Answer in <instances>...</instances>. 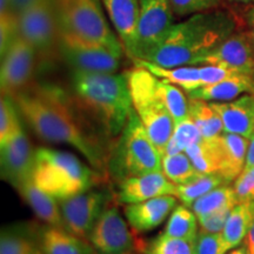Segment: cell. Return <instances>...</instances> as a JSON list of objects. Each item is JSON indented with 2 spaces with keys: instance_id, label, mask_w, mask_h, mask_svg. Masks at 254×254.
<instances>
[{
  "instance_id": "26",
  "label": "cell",
  "mask_w": 254,
  "mask_h": 254,
  "mask_svg": "<svg viewBox=\"0 0 254 254\" xmlns=\"http://www.w3.org/2000/svg\"><path fill=\"white\" fill-rule=\"evenodd\" d=\"M133 63L135 66H140V67L148 69L159 79H163V80H166L180 87L182 90L186 91V93L202 87L201 77H200V66L198 65L163 67V66H159L157 64L147 62V60L135 59L133 60Z\"/></svg>"
},
{
  "instance_id": "7",
  "label": "cell",
  "mask_w": 254,
  "mask_h": 254,
  "mask_svg": "<svg viewBox=\"0 0 254 254\" xmlns=\"http://www.w3.org/2000/svg\"><path fill=\"white\" fill-rule=\"evenodd\" d=\"M133 109L141 120L155 147L164 155L165 147L172 136L174 120L159 94L158 78L148 69L135 66L126 72Z\"/></svg>"
},
{
  "instance_id": "2",
  "label": "cell",
  "mask_w": 254,
  "mask_h": 254,
  "mask_svg": "<svg viewBox=\"0 0 254 254\" xmlns=\"http://www.w3.org/2000/svg\"><path fill=\"white\" fill-rule=\"evenodd\" d=\"M243 26L239 17L227 8L193 14L174 24L164 43L146 60L163 67L199 65L205 56Z\"/></svg>"
},
{
  "instance_id": "4",
  "label": "cell",
  "mask_w": 254,
  "mask_h": 254,
  "mask_svg": "<svg viewBox=\"0 0 254 254\" xmlns=\"http://www.w3.org/2000/svg\"><path fill=\"white\" fill-rule=\"evenodd\" d=\"M105 178L69 152L50 147L36 150L32 180L56 199H67L99 186Z\"/></svg>"
},
{
  "instance_id": "31",
  "label": "cell",
  "mask_w": 254,
  "mask_h": 254,
  "mask_svg": "<svg viewBox=\"0 0 254 254\" xmlns=\"http://www.w3.org/2000/svg\"><path fill=\"white\" fill-rule=\"evenodd\" d=\"M230 184L224 177L218 173L213 174H202L200 173L195 179L190 180V183L177 185V198L187 207H190L195 200L200 196L205 195L209 190L217 189V187Z\"/></svg>"
},
{
  "instance_id": "39",
  "label": "cell",
  "mask_w": 254,
  "mask_h": 254,
  "mask_svg": "<svg viewBox=\"0 0 254 254\" xmlns=\"http://www.w3.org/2000/svg\"><path fill=\"white\" fill-rule=\"evenodd\" d=\"M196 254H226L220 233L199 231L196 238Z\"/></svg>"
},
{
  "instance_id": "45",
  "label": "cell",
  "mask_w": 254,
  "mask_h": 254,
  "mask_svg": "<svg viewBox=\"0 0 254 254\" xmlns=\"http://www.w3.org/2000/svg\"><path fill=\"white\" fill-rule=\"evenodd\" d=\"M244 243L246 244L247 250H249L250 254H254V222L252 227H251L249 234H247L246 239L244 240Z\"/></svg>"
},
{
  "instance_id": "29",
  "label": "cell",
  "mask_w": 254,
  "mask_h": 254,
  "mask_svg": "<svg viewBox=\"0 0 254 254\" xmlns=\"http://www.w3.org/2000/svg\"><path fill=\"white\" fill-rule=\"evenodd\" d=\"M238 204L233 186L225 184L200 196L190 206L196 218H202L224 208H233Z\"/></svg>"
},
{
  "instance_id": "38",
  "label": "cell",
  "mask_w": 254,
  "mask_h": 254,
  "mask_svg": "<svg viewBox=\"0 0 254 254\" xmlns=\"http://www.w3.org/2000/svg\"><path fill=\"white\" fill-rule=\"evenodd\" d=\"M233 190L238 204L254 201V166L244 168L233 182Z\"/></svg>"
},
{
  "instance_id": "20",
  "label": "cell",
  "mask_w": 254,
  "mask_h": 254,
  "mask_svg": "<svg viewBox=\"0 0 254 254\" xmlns=\"http://www.w3.org/2000/svg\"><path fill=\"white\" fill-rule=\"evenodd\" d=\"M0 254H45L40 241V226L15 224L2 228Z\"/></svg>"
},
{
  "instance_id": "19",
  "label": "cell",
  "mask_w": 254,
  "mask_h": 254,
  "mask_svg": "<svg viewBox=\"0 0 254 254\" xmlns=\"http://www.w3.org/2000/svg\"><path fill=\"white\" fill-rule=\"evenodd\" d=\"M224 124L225 133L251 139L254 135V94H244L231 101H212Z\"/></svg>"
},
{
  "instance_id": "28",
  "label": "cell",
  "mask_w": 254,
  "mask_h": 254,
  "mask_svg": "<svg viewBox=\"0 0 254 254\" xmlns=\"http://www.w3.org/2000/svg\"><path fill=\"white\" fill-rule=\"evenodd\" d=\"M218 136L212 139L202 138L201 140L190 145L185 153L192 161L193 166L199 173L213 174L220 171V154H219Z\"/></svg>"
},
{
  "instance_id": "5",
  "label": "cell",
  "mask_w": 254,
  "mask_h": 254,
  "mask_svg": "<svg viewBox=\"0 0 254 254\" xmlns=\"http://www.w3.org/2000/svg\"><path fill=\"white\" fill-rule=\"evenodd\" d=\"M163 155L134 110L123 132L113 142L109 158V174L118 184L126 178L163 170Z\"/></svg>"
},
{
  "instance_id": "10",
  "label": "cell",
  "mask_w": 254,
  "mask_h": 254,
  "mask_svg": "<svg viewBox=\"0 0 254 254\" xmlns=\"http://www.w3.org/2000/svg\"><path fill=\"white\" fill-rule=\"evenodd\" d=\"M62 59L73 71L117 73L122 65L123 53L100 44L79 39L59 32L58 49Z\"/></svg>"
},
{
  "instance_id": "11",
  "label": "cell",
  "mask_w": 254,
  "mask_h": 254,
  "mask_svg": "<svg viewBox=\"0 0 254 254\" xmlns=\"http://www.w3.org/2000/svg\"><path fill=\"white\" fill-rule=\"evenodd\" d=\"M173 14L171 0H140L135 52L132 60H146L164 43L174 26Z\"/></svg>"
},
{
  "instance_id": "41",
  "label": "cell",
  "mask_w": 254,
  "mask_h": 254,
  "mask_svg": "<svg viewBox=\"0 0 254 254\" xmlns=\"http://www.w3.org/2000/svg\"><path fill=\"white\" fill-rule=\"evenodd\" d=\"M236 74H240L231 69H227L221 66L217 65H201L200 66V77H201L202 87L207 86V85L215 84L224 79H227L230 77H233Z\"/></svg>"
},
{
  "instance_id": "17",
  "label": "cell",
  "mask_w": 254,
  "mask_h": 254,
  "mask_svg": "<svg viewBox=\"0 0 254 254\" xmlns=\"http://www.w3.org/2000/svg\"><path fill=\"white\" fill-rule=\"evenodd\" d=\"M112 27L128 58H134L140 0H101Z\"/></svg>"
},
{
  "instance_id": "47",
  "label": "cell",
  "mask_w": 254,
  "mask_h": 254,
  "mask_svg": "<svg viewBox=\"0 0 254 254\" xmlns=\"http://www.w3.org/2000/svg\"><path fill=\"white\" fill-rule=\"evenodd\" d=\"M227 1L233 2V4H239V5H253L254 0H227Z\"/></svg>"
},
{
  "instance_id": "27",
  "label": "cell",
  "mask_w": 254,
  "mask_h": 254,
  "mask_svg": "<svg viewBox=\"0 0 254 254\" xmlns=\"http://www.w3.org/2000/svg\"><path fill=\"white\" fill-rule=\"evenodd\" d=\"M189 116L194 122L205 139H212L224 133V124L209 101L189 98Z\"/></svg>"
},
{
  "instance_id": "34",
  "label": "cell",
  "mask_w": 254,
  "mask_h": 254,
  "mask_svg": "<svg viewBox=\"0 0 254 254\" xmlns=\"http://www.w3.org/2000/svg\"><path fill=\"white\" fill-rule=\"evenodd\" d=\"M157 87L159 94L161 95L164 103L166 104L167 109L172 116L174 124L182 122L183 119L189 117V97L184 93L182 88L159 78Z\"/></svg>"
},
{
  "instance_id": "14",
  "label": "cell",
  "mask_w": 254,
  "mask_h": 254,
  "mask_svg": "<svg viewBox=\"0 0 254 254\" xmlns=\"http://www.w3.org/2000/svg\"><path fill=\"white\" fill-rule=\"evenodd\" d=\"M199 65H217L254 78V44L240 27L200 60Z\"/></svg>"
},
{
  "instance_id": "46",
  "label": "cell",
  "mask_w": 254,
  "mask_h": 254,
  "mask_svg": "<svg viewBox=\"0 0 254 254\" xmlns=\"http://www.w3.org/2000/svg\"><path fill=\"white\" fill-rule=\"evenodd\" d=\"M226 254H250V252H249V250H247L246 244L243 243V244H240L239 246L234 247V249L228 251Z\"/></svg>"
},
{
  "instance_id": "44",
  "label": "cell",
  "mask_w": 254,
  "mask_h": 254,
  "mask_svg": "<svg viewBox=\"0 0 254 254\" xmlns=\"http://www.w3.org/2000/svg\"><path fill=\"white\" fill-rule=\"evenodd\" d=\"M254 166V135L250 139L249 148H247L246 154V163L245 167H253Z\"/></svg>"
},
{
  "instance_id": "35",
  "label": "cell",
  "mask_w": 254,
  "mask_h": 254,
  "mask_svg": "<svg viewBox=\"0 0 254 254\" xmlns=\"http://www.w3.org/2000/svg\"><path fill=\"white\" fill-rule=\"evenodd\" d=\"M142 254H196V240L170 237L161 232L146 244Z\"/></svg>"
},
{
  "instance_id": "3",
  "label": "cell",
  "mask_w": 254,
  "mask_h": 254,
  "mask_svg": "<svg viewBox=\"0 0 254 254\" xmlns=\"http://www.w3.org/2000/svg\"><path fill=\"white\" fill-rule=\"evenodd\" d=\"M73 99L113 142L133 109L126 73L72 71Z\"/></svg>"
},
{
  "instance_id": "43",
  "label": "cell",
  "mask_w": 254,
  "mask_h": 254,
  "mask_svg": "<svg viewBox=\"0 0 254 254\" xmlns=\"http://www.w3.org/2000/svg\"><path fill=\"white\" fill-rule=\"evenodd\" d=\"M40 1H43V0H11V4L12 7H13V11L19 14L25 11V9L31 7V6L39 4Z\"/></svg>"
},
{
  "instance_id": "8",
  "label": "cell",
  "mask_w": 254,
  "mask_h": 254,
  "mask_svg": "<svg viewBox=\"0 0 254 254\" xmlns=\"http://www.w3.org/2000/svg\"><path fill=\"white\" fill-rule=\"evenodd\" d=\"M118 201L110 187L90 189L67 199H58L65 230L88 240L105 209Z\"/></svg>"
},
{
  "instance_id": "36",
  "label": "cell",
  "mask_w": 254,
  "mask_h": 254,
  "mask_svg": "<svg viewBox=\"0 0 254 254\" xmlns=\"http://www.w3.org/2000/svg\"><path fill=\"white\" fill-rule=\"evenodd\" d=\"M13 98L1 95L0 100V145L5 144L23 127Z\"/></svg>"
},
{
  "instance_id": "16",
  "label": "cell",
  "mask_w": 254,
  "mask_h": 254,
  "mask_svg": "<svg viewBox=\"0 0 254 254\" xmlns=\"http://www.w3.org/2000/svg\"><path fill=\"white\" fill-rule=\"evenodd\" d=\"M164 195H177V185L165 176L163 171L126 178L118 183L117 198L125 205Z\"/></svg>"
},
{
  "instance_id": "18",
  "label": "cell",
  "mask_w": 254,
  "mask_h": 254,
  "mask_svg": "<svg viewBox=\"0 0 254 254\" xmlns=\"http://www.w3.org/2000/svg\"><path fill=\"white\" fill-rule=\"evenodd\" d=\"M176 195H164L126 205L124 214L136 234L150 232L165 221L178 205Z\"/></svg>"
},
{
  "instance_id": "6",
  "label": "cell",
  "mask_w": 254,
  "mask_h": 254,
  "mask_svg": "<svg viewBox=\"0 0 254 254\" xmlns=\"http://www.w3.org/2000/svg\"><path fill=\"white\" fill-rule=\"evenodd\" d=\"M55 9L59 32L124 55L125 49L107 20L101 0H56Z\"/></svg>"
},
{
  "instance_id": "22",
  "label": "cell",
  "mask_w": 254,
  "mask_h": 254,
  "mask_svg": "<svg viewBox=\"0 0 254 254\" xmlns=\"http://www.w3.org/2000/svg\"><path fill=\"white\" fill-rule=\"evenodd\" d=\"M186 94L192 99L209 101V103L231 101L244 94H254V78L246 74H236Z\"/></svg>"
},
{
  "instance_id": "30",
  "label": "cell",
  "mask_w": 254,
  "mask_h": 254,
  "mask_svg": "<svg viewBox=\"0 0 254 254\" xmlns=\"http://www.w3.org/2000/svg\"><path fill=\"white\" fill-rule=\"evenodd\" d=\"M163 233L166 236L196 240L199 233V221L194 212L184 204L177 205L170 214Z\"/></svg>"
},
{
  "instance_id": "13",
  "label": "cell",
  "mask_w": 254,
  "mask_h": 254,
  "mask_svg": "<svg viewBox=\"0 0 254 254\" xmlns=\"http://www.w3.org/2000/svg\"><path fill=\"white\" fill-rule=\"evenodd\" d=\"M36 50L18 36L1 56L0 85L1 95L13 97L27 87L36 62Z\"/></svg>"
},
{
  "instance_id": "32",
  "label": "cell",
  "mask_w": 254,
  "mask_h": 254,
  "mask_svg": "<svg viewBox=\"0 0 254 254\" xmlns=\"http://www.w3.org/2000/svg\"><path fill=\"white\" fill-rule=\"evenodd\" d=\"M202 138L204 136L201 135L198 126L189 116L182 122L174 124L172 136L165 147L164 155H174L180 153V152H185L187 147L200 141Z\"/></svg>"
},
{
  "instance_id": "1",
  "label": "cell",
  "mask_w": 254,
  "mask_h": 254,
  "mask_svg": "<svg viewBox=\"0 0 254 254\" xmlns=\"http://www.w3.org/2000/svg\"><path fill=\"white\" fill-rule=\"evenodd\" d=\"M19 112L40 139L72 146L98 172L107 177L113 141L75 103L56 86L38 85L14 94Z\"/></svg>"
},
{
  "instance_id": "15",
  "label": "cell",
  "mask_w": 254,
  "mask_h": 254,
  "mask_svg": "<svg viewBox=\"0 0 254 254\" xmlns=\"http://www.w3.org/2000/svg\"><path fill=\"white\" fill-rule=\"evenodd\" d=\"M0 153L2 180L14 189L32 180L36 151L23 127L8 141L0 145Z\"/></svg>"
},
{
  "instance_id": "25",
  "label": "cell",
  "mask_w": 254,
  "mask_h": 254,
  "mask_svg": "<svg viewBox=\"0 0 254 254\" xmlns=\"http://www.w3.org/2000/svg\"><path fill=\"white\" fill-rule=\"evenodd\" d=\"M254 222V201L239 202L232 208L221 231L225 253L239 246L246 239Z\"/></svg>"
},
{
  "instance_id": "9",
  "label": "cell",
  "mask_w": 254,
  "mask_h": 254,
  "mask_svg": "<svg viewBox=\"0 0 254 254\" xmlns=\"http://www.w3.org/2000/svg\"><path fill=\"white\" fill-rule=\"evenodd\" d=\"M88 241L98 254H142L146 245L124 219L117 201L105 209Z\"/></svg>"
},
{
  "instance_id": "33",
  "label": "cell",
  "mask_w": 254,
  "mask_h": 254,
  "mask_svg": "<svg viewBox=\"0 0 254 254\" xmlns=\"http://www.w3.org/2000/svg\"><path fill=\"white\" fill-rule=\"evenodd\" d=\"M161 167L165 176L176 185L190 183L200 174L185 152L174 155H164Z\"/></svg>"
},
{
  "instance_id": "40",
  "label": "cell",
  "mask_w": 254,
  "mask_h": 254,
  "mask_svg": "<svg viewBox=\"0 0 254 254\" xmlns=\"http://www.w3.org/2000/svg\"><path fill=\"white\" fill-rule=\"evenodd\" d=\"M232 208H224L214 213L206 215V217L198 218L199 231L208 232V233H220L224 230L228 215Z\"/></svg>"
},
{
  "instance_id": "23",
  "label": "cell",
  "mask_w": 254,
  "mask_h": 254,
  "mask_svg": "<svg viewBox=\"0 0 254 254\" xmlns=\"http://www.w3.org/2000/svg\"><path fill=\"white\" fill-rule=\"evenodd\" d=\"M15 190L39 220L50 226L65 228L58 199L41 190L39 187L34 185L33 180L24 183Z\"/></svg>"
},
{
  "instance_id": "21",
  "label": "cell",
  "mask_w": 254,
  "mask_h": 254,
  "mask_svg": "<svg viewBox=\"0 0 254 254\" xmlns=\"http://www.w3.org/2000/svg\"><path fill=\"white\" fill-rule=\"evenodd\" d=\"M220 154L219 174L228 183L234 182L245 168L250 139L233 133H222L217 138Z\"/></svg>"
},
{
  "instance_id": "42",
  "label": "cell",
  "mask_w": 254,
  "mask_h": 254,
  "mask_svg": "<svg viewBox=\"0 0 254 254\" xmlns=\"http://www.w3.org/2000/svg\"><path fill=\"white\" fill-rule=\"evenodd\" d=\"M243 23L244 28L250 34L251 39H252L254 44V4L251 5L250 8L246 11V13L243 18Z\"/></svg>"
},
{
  "instance_id": "12",
  "label": "cell",
  "mask_w": 254,
  "mask_h": 254,
  "mask_svg": "<svg viewBox=\"0 0 254 254\" xmlns=\"http://www.w3.org/2000/svg\"><path fill=\"white\" fill-rule=\"evenodd\" d=\"M19 36L40 57H50L58 49V24L51 0H43L18 14Z\"/></svg>"
},
{
  "instance_id": "37",
  "label": "cell",
  "mask_w": 254,
  "mask_h": 254,
  "mask_svg": "<svg viewBox=\"0 0 254 254\" xmlns=\"http://www.w3.org/2000/svg\"><path fill=\"white\" fill-rule=\"evenodd\" d=\"M224 0H171L174 14L178 17L212 11L222 6Z\"/></svg>"
},
{
  "instance_id": "24",
  "label": "cell",
  "mask_w": 254,
  "mask_h": 254,
  "mask_svg": "<svg viewBox=\"0 0 254 254\" xmlns=\"http://www.w3.org/2000/svg\"><path fill=\"white\" fill-rule=\"evenodd\" d=\"M40 241L45 254H98L88 240L50 225L40 226Z\"/></svg>"
}]
</instances>
